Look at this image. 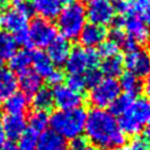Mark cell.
<instances>
[{
	"instance_id": "cell-1",
	"label": "cell",
	"mask_w": 150,
	"mask_h": 150,
	"mask_svg": "<svg viewBox=\"0 0 150 150\" xmlns=\"http://www.w3.org/2000/svg\"><path fill=\"white\" fill-rule=\"evenodd\" d=\"M83 131L90 143L103 150L123 146L125 143V135L120 129L116 117L105 109H91L87 114Z\"/></svg>"
},
{
	"instance_id": "cell-2",
	"label": "cell",
	"mask_w": 150,
	"mask_h": 150,
	"mask_svg": "<svg viewBox=\"0 0 150 150\" xmlns=\"http://www.w3.org/2000/svg\"><path fill=\"white\" fill-rule=\"evenodd\" d=\"M29 2L20 0L13 7L0 11V28L12 34L18 45H28V21L32 14Z\"/></svg>"
},
{
	"instance_id": "cell-3",
	"label": "cell",
	"mask_w": 150,
	"mask_h": 150,
	"mask_svg": "<svg viewBox=\"0 0 150 150\" xmlns=\"http://www.w3.org/2000/svg\"><path fill=\"white\" fill-rule=\"evenodd\" d=\"M87 120V111L81 108L67 109V110H56L49 116L50 130L60 135L64 139H73L84 130Z\"/></svg>"
},
{
	"instance_id": "cell-4",
	"label": "cell",
	"mask_w": 150,
	"mask_h": 150,
	"mask_svg": "<svg viewBox=\"0 0 150 150\" xmlns=\"http://www.w3.org/2000/svg\"><path fill=\"white\" fill-rule=\"evenodd\" d=\"M87 15L86 7L81 2H71L61 8L57 18L56 26L57 30L61 33L62 38L68 41L75 40L79 38L81 30L86 25Z\"/></svg>"
},
{
	"instance_id": "cell-5",
	"label": "cell",
	"mask_w": 150,
	"mask_h": 150,
	"mask_svg": "<svg viewBox=\"0 0 150 150\" xmlns=\"http://www.w3.org/2000/svg\"><path fill=\"white\" fill-rule=\"evenodd\" d=\"M150 121V101L146 97L135 98L129 109L117 120L124 135H137Z\"/></svg>"
},
{
	"instance_id": "cell-6",
	"label": "cell",
	"mask_w": 150,
	"mask_h": 150,
	"mask_svg": "<svg viewBox=\"0 0 150 150\" xmlns=\"http://www.w3.org/2000/svg\"><path fill=\"white\" fill-rule=\"evenodd\" d=\"M98 62L100 56L94 48L75 47L70 50L64 68L69 75H83L86 71L95 69Z\"/></svg>"
},
{
	"instance_id": "cell-7",
	"label": "cell",
	"mask_w": 150,
	"mask_h": 150,
	"mask_svg": "<svg viewBox=\"0 0 150 150\" xmlns=\"http://www.w3.org/2000/svg\"><path fill=\"white\" fill-rule=\"evenodd\" d=\"M121 94L118 81L112 77H102L89 91V102L94 108L104 109Z\"/></svg>"
},
{
	"instance_id": "cell-8",
	"label": "cell",
	"mask_w": 150,
	"mask_h": 150,
	"mask_svg": "<svg viewBox=\"0 0 150 150\" xmlns=\"http://www.w3.org/2000/svg\"><path fill=\"white\" fill-rule=\"evenodd\" d=\"M115 26L124 28L125 34L137 46L144 45L150 40V27L134 9L125 15H120L115 21Z\"/></svg>"
},
{
	"instance_id": "cell-9",
	"label": "cell",
	"mask_w": 150,
	"mask_h": 150,
	"mask_svg": "<svg viewBox=\"0 0 150 150\" xmlns=\"http://www.w3.org/2000/svg\"><path fill=\"white\" fill-rule=\"evenodd\" d=\"M27 35L29 46L47 48V46L57 36V29L49 20L36 18L28 25Z\"/></svg>"
},
{
	"instance_id": "cell-10",
	"label": "cell",
	"mask_w": 150,
	"mask_h": 150,
	"mask_svg": "<svg viewBox=\"0 0 150 150\" xmlns=\"http://www.w3.org/2000/svg\"><path fill=\"white\" fill-rule=\"evenodd\" d=\"M123 62L128 71L137 77H144L150 74V55L144 49L137 47L134 50L127 52Z\"/></svg>"
},
{
	"instance_id": "cell-11",
	"label": "cell",
	"mask_w": 150,
	"mask_h": 150,
	"mask_svg": "<svg viewBox=\"0 0 150 150\" xmlns=\"http://www.w3.org/2000/svg\"><path fill=\"white\" fill-rule=\"evenodd\" d=\"M86 15L90 23L98 26H105L112 22L115 18V11L109 1L104 0H91L86 8Z\"/></svg>"
},
{
	"instance_id": "cell-12",
	"label": "cell",
	"mask_w": 150,
	"mask_h": 150,
	"mask_svg": "<svg viewBox=\"0 0 150 150\" xmlns=\"http://www.w3.org/2000/svg\"><path fill=\"white\" fill-rule=\"evenodd\" d=\"M52 94L54 104L61 110L77 108L83 102V96L81 93L73 90L64 84H59L54 87Z\"/></svg>"
},
{
	"instance_id": "cell-13",
	"label": "cell",
	"mask_w": 150,
	"mask_h": 150,
	"mask_svg": "<svg viewBox=\"0 0 150 150\" xmlns=\"http://www.w3.org/2000/svg\"><path fill=\"white\" fill-rule=\"evenodd\" d=\"M1 127L5 137L11 141H14L18 139L27 129V121L23 115L6 114L1 121Z\"/></svg>"
},
{
	"instance_id": "cell-14",
	"label": "cell",
	"mask_w": 150,
	"mask_h": 150,
	"mask_svg": "<svg viewBox=\"0 0 150 150\" xmlns=\"http://www.w3.org/2000/svg\"><path fill=\"white\" fill-rule=\"evenodd\" d=\"M107 30L103 26L95 23H86L81 30L79 39L84 48H94L105 40Z\"/></svg>"
},
{
	"instance_id": "cell-15",
	"label": "cell",
	"mask_w": 150,
	"mask_h": 150,
	"mask_svg": "<svg viewBox=\"0 0 150 150\" xmlns=\"http://www.w3.org/2000/svg\"><path fill=\"white\" fill-rule=\"evenodd\" d=\"M71 48L69 41L62 36H56L48 46H47V55L49 56L53 64L61 66L67 61Z\"/></svg>"
},
{
	"instance_id": "cell-16",
	"label": "cell",
	"mask_w": 150,
	"mask_h": 150,
	"mask_svg": "<svg viewBox=\"0 0 150 150\" xmlns=\"http://www.w3.org/2000/svg\"><path fill=\"white\" fill-rule=\"evenodd\" d=\"M29 5L33 13H36L39 18L49 21L56 19L62 8L60 0H32Z\"/></svg>"
},
{
	"instance_id": "cell-17",
	"label": "cell",
	"mask_w": 150,
	"mask_h": 150,
	"mask_svg": "<svg viewBox=\"0 0 150 150\" xmlns=\"http://www.w3.org/2000/svg\"><path fill=\"white\" fill-rule=\"evenodd\" d=\"M2 102V108L5 112L11 115H23L29 105L28 96H26L21 91H14L9 96H7Z\"/></svg>"
},
{
	"instance_id": "cell-18",
	"label": "cell",
	"mask_w": 150,
	"mask_h": 150,
	"mask_svg": "<svg viewBox=\"0 0 150 150\" xmlns=\"http://www.w3.org/2000/svg\"><path fill=\"white\" fill-rule=\"evenodd\" d=\"M18 87H20L21 93L26 96H33L42 87V77L34 70L27 69L26 71L19 74Z\"/></svg>"
},
{
	"instance_id": "cell-19",
	"label": "cell",
	"mask_w": 150,
	"mask_h": 150,
	"mask_svg": "<svg viewBox=\"0 0 150 150\" xmlns=\"http://www.w3.org/2000/svg\"><path fill=\"white\" fill-rule=\"evenodd\" d=\"M66 139L53 130H45L38 137L36 150H66Z\"/></svg>"
},
{
	"instance_id": "cell-20",
	"label": "cell",
	"mask_w": 150,
	"mask_h": 150,
	"mask_svg": "<svg viewBox=\"0 0 150 150\" xmlns=\"http://www.w3.org/2000/svg\"><path fill=\"white\" fill-rule=\"evenodd\" d=\"M30 66H33V70L38 75L45 79L55 69L47 53L41 49L30 52Z\"/></svg>"
},
{
	"instance_id": "cell-21",
	"label": "cell",
	"mask_w": 150,
	"mask_h": 150,
	"mask_svg": "<svg viewBox=\"0 0 150 150\" xmlns=\"http://www.w3.org/2000/svg\"><path fill=\"white\" fill-rule=\"evenodd\" d=\"M18 77L8 68H0V98L4 101L7 96L16 91Z\"/></svg>"
},
{
	"instance_id": "cell-22",
	"label": "cell",
	"mask_w": 150,
	"mask_h": 150,
	"mask_svg": "<svg viewBox=\"0 0 150 150\" xmlns=\"http://www.w3.org/2000/svg\"><path fill=\"white\" fill-rule=\"evenodd\" d=\"M124 69L123 57L117 54L111 57H107L101 63V74L105 75V77H117L121 76Z\"/></svg>"
},
{
	"instance_id": "cell-23",
	"label": "cell",
	"mask_w": 150,
	"mask_h": 150,
	"mask_svg": "<svg viewBox=\"0 0 150 150\" xmlns=\"http://www.w3.org/2000/svg\"><path fill=\"white\" fill-rule=\"evenodd\" d=\"M9 68L14 74H21L29 69L30 66V52L27 49L16 50L9 57Z\"/></svg>"
},
{
	"instance_id": "cell-24",
	"label": "cell",
	"mask_w": 150,
	"mask_h": 150,
	"mask_svg": "<svg viewBox=\"0 0 150 150\" xmlns=\"http://www.w3.org/2000/svg\"><path fill=\"white\" fill-rule=\"evenodd\" d=\"M32 105L34 107L35 110L48 111L54 105L52 90L46 88V87H41L32 96Z\"/></svg>"
},
{
	"instance_id": "cell-25",
	"label": "cell",
	"mask_w": 150,
	"mask_h": 150,
	"mask_svg": "<svg viewBox=\"0 0 150 150\" xmlns=\"http://www.w3.org/2000/svg\"><path fill=\"white\" fill-rule=\"evenodd\" d=\"M18 50V42L15 38L8 32L0 28V57L9 60V57Z\"/></svg>"
},
{
	"instance_id": "cell-26",
	"label": "cell",
	"mask_w": 150,
	"mask_h": 150,
	"mask_svg": "<svg viewBox=\"0 0 150 150\" xmlns=\"http://www.w3.org/2000/svg\"><path fill=\"white\" fill-rule=\"evenodd\" d=\"M28 129L36 132L41 134L45 130H47V127L49 125V116L47 111H41V110H34L27 120Z\"/></svg>"
},
{
	"instance_id": "cell-27",
	"label": "cell",
	"mask_w": 150,
	"mask_h": 150,
	"mask_svg": "<svg viewBox=\"0 0 150 150\" xmlns=\"http://www.w3.org/2000/svg\"><path fill=\"white\" fill-rule=\"evenodd\" d=\"M118 84H120L121 90L124 91V94H129L132 96L137 95L142 89L141 79L129 71L121 75V80H120Z\"/></svg>"
},
{
	"instance_id": "cell-28",
	"label": "cell",
	"mask_w": 150,
	"mask_h": 150,
	"mask_svg": "<svg viewBox=\"0 0 150 150\" xmlns=\"http://www.w3.org/2000/svg\"><path fill=\"white\" fill-rule=\"evenodd\" d=\"M135 96H132V95H129V94H120L115 100H114V102L109 105L110 107V112L114 115V116H121V115H123L128 109H129V107L131 105V103H132V101L135 100L134 98Z\"/></svg>"
},
{
	"instance_id": "cell-29",
	"label": "cell",
	"mask_w": 150,
	"mask_h": 150,
	"mask_svg": "<svg viewBox=\"0 0 150 150\" xmlns=\"http://www.w3.org/2000/svg\"><path fill=\"white\" fill-rule=\"evenodd\" d=\"M39 134L26 129L25 132L18 138V149L19 150H35L38 144Z\"/></svg>"
},
{
	"instance_id": "cell-30",
	"label": "cell",
	"mask_w": 150,
	"mask_h": 150,
	"mask_svg": "<svg viewBox=\"0 0 150 150\" xmlns=\"http://www.w3.org/2000/svg\"><path fill=\"white\" fill-rule=\"evenodd\" d=\"M132 9L150 27V0H132Z\"/></svg>"
},
{
	"instance_id": "cell-31",
	"label": "cell",
	"mask_w": 150,
	"mask_h": 150,
	"mask_svg": "<svg viewBox=\"0 0 150 150\" xmlns=\"http://www.w3.org/2000/svg\"><path fill=\"white\" fill-rule=\"evenodd\" d=\"M118 52H120V47L111 40H104L102 43L98 45V48H97L98 56L103 59L115 56L118 54Z\"/></svg>"
},
{
	"instance_id": "cell-32",
	"label": "cell",
	"mask_w": 150,
	"mask_h": 150,
	"mask_svg": "<svg viewBox=\"0 0 150 150\" xmlns=\"http://www.w3.org/2000/svg\"><path fill=\"white\" fill-rule=\"evenodd\" d=\"M128 148L129 150H150V139H148L144 135H135Z\"/></svg>"
},
{
	"instance_id": "cell-33",
	"label": "cell",
	"mask_w": 150,
	"mask_h": 150,
	"mask_svg": "<svg viewBox=\"0 0 150 150\" xmlns=\"http://www.w3.org/2000/svg\"><path fill=\"white\" fill-rule=\"evenodd\" d=\"M67 86L70 89L79 91V93H81L82 90L87 88L83 75H69L67 79Z\"/></svg>"
},
{
	"instance_id": "cell-34",
	"label": "cell",
	"mask_w": 150,
	"mask_h": 150,
	"mask_svg": "<svg viewBox=\"0 0 150 150\" xmlns=\"http://www.w3.org/2000/svg\"><path fill=\"white\" fill-rule=\"evenodd\" d=\"M127 36L128 35L125 34V32L121 27H117V26H115L114 28H111L110 32H109V40H111L112 42H115L118 47H122V45L124 43Z\"/></svg>"
},
{
	"instance_id": "cell-35",
	"label": "cell",
	"mask_w": 150,
	"mask_h": 150,
	"mask_svg": "<svg viewBox=\"0 0 150 150\" xmlns=\"http://www.w3.org/2000/svg\"><path fill=\"white\" fill-rule=\"evenodd\" d=\"M111 5L114 11L120 13V15H125L132 11L131 0H112Z\"/></svg>"
},
{
	"instance_id": "cell-36",
	"label": "cell",
	"mask_w": 150,
	"mask_h": 150,
	"mask_svg": "<svg viewBox=\"0 0 150 150\" xmlns=\"http://www.w3.org/2000/svg\"><path fill=\"white\" fill-rule=\"evenodd\" d=\"M83 77H84V81H86V86L91 88L93 86H95L102 79V74L97 68H95V69H90V70L86 71L83 74Z\"/></svg>"
},
{
	"instance_id": "cell-37",
	"label": "cell",
	"mask_w": 150,
	"mask_h": 150,
	"mask_svg": "<svg viewBox=\"0 0 150 150\" xmlns=\"http://www.w3.org/2000/svg\"><path fill=\"white\" fill-rule=\"evenodd\" d=\"M90 146L88 144V139L82 136H77V137L70 139V143H69L70 150H88Z\"/></svg>"
},
{
	"instance_id": "cell-38",
	"label": "cell",
	"mask_w": 150,
	"mask_h": 150,
	"mask_svg": "<svg viewBox=\"0 0 150 150\" xmlns=\"http://www.w3.org/2000/svg\"><path fill=\"white\" fill-rule=\"evenodd\" d=\"M46 79H47V81H48V83L50 86L56 87L59 84H62V82L64 80V74L61 70H59V69H54Z\"/></svg>"
},
{
	"instance_id": "cell-39",
	"label": "cell",
	"mask_w": 150,
	"mask_h": 150,
	"mask_svg": "<svg viewBox=\"0 0 150 150\" xmlns=\"http://www.w3.org/2000/svg\"><path fill=\"white\" fill-rule=\"evenodd\" d=\"M142 88L144 89V93L146 95V98L150 101V74L148 75L145 82H144V86H142Z\"/></svg>"
},
{
	"instance_id": "cell-40",
	"label": "cell",
	"mask_w": 150,
	"mask_h": 150,
	"mask_svg": "<svg viewBox=\"0 0 150 150\" xmlns=\"http://www.w3.org/2000/svg\"><path fill=\"white\" fill-rule=\"evenodd\" d=\"M1 150H19V149H18V145L15 143H13L12 141H9V142H5L2 144Z\"/></svg>"
},
{
	"instance_id": "cell-41",
	"label": "cell",
	"mask_w": 150,
	"mask_h": 150,
	"mask_svg": "<svg viewBox=\"0 0 150 150\" xmlns=\"http://www.w3.org/2000/svg\"><path fill=\"white\" fill-rule=\"evenodd\" d=\"M5 134H4V130H2V127H1V122H0V146H2V144L5 143Z\"/></svg>"
},
{
	"instance_id": "cell-42",
	"label": "cell",
	"mask_w": 150,
	"mask_h": 150,
	"mask_svg": "<svg viewBox=\"0 0 150 150\" xmlns=\"http://www.w3.org/2000/svg\"><path fill=\"white\" fill-rule=\"evenodd\" d=\"M144 136L148 138V139H150V121H149V123L145 125V130H144Z\"/></svg>"
},
{
	"instance_id": "cell-43",
	"label": "cell",
	"mask_w": 150,
	"mask_h": 150,
	"mask_svg": "<svg viewBox=\"0 0 150 150\" xmlns=\"http://www.w3.org/2000/svg\"><path fill=\"white\" fill-rule=\"evenodd\" d=\"M20 0H0V5H6V4H16Z\"/></svg>"
},
{
	"instance_id": "cell-44",
	"label": "cell",
	"mask_w": 150,
	"mask_h": 150,
	"mask_svg": "<svg viewBox=\"0 0 150 150\" xmlns=\"http://www.w3.org/2000/svg\"><path fill=\"white\" fill-rule=\"evenodd\" d=\"M76 0H60V2L61 4H64V5H69V4H71V2H75Z\"/></svg>"
},
{
	"instance_id": "cell-45",
	"label": "cell",
	"mask_w": 150,
	"mask_h": 150,
	"mask_svg": "<svg viewBox=\"0 0 150 150\" xmlns=\"http://www.w3.org/2000/svg\"><path fill=\"white\" fill-rule=\"evenodd\" d=\"M111 150H129V148H125V146H118V148H115V149H111Z\"/></svg>"
},
{
	"instance_id": "cell-46",
	"label": "cell",
	"mask_w": 150,
	"mask_h": 150,
	"mask_svg": "<svg viewBox=\"0 0 150 150\" xmlns=\"http://www.w3.org/2000/svg\"><path fill=\"white\" fill-rule=\"evenodd\" d=\"M2 62H4V60L0 57V68H2Z\"/></svg>"
},
{
	"instance_id": "cell-47",
	"label": "cell",
	"mask_w": 150,
	"mask_h": 150,
	"mask_svg": "<svg viewBox=\"0 0 150 150\" xmlns=\"http://www.w3.org/2000/svg\"><path fill=\"white\" fill-rule=\"evenodd\" d=\"M149 55H150V42H149Z\"/></svg>"
},
{
	"instance_id": "cell-48",
	"label": "cell",
	"mask_w": 150,
	"mask_h": 150,
	"mask_svg": "<svg viewBox=\"0 0 150 150\" xmlns=\"http://www.w3.org/2000/svg\"><path fill=\"white\" fill-rule=\"evenodd\" d=\"M1 103H2V100H1V98H0V104H1Z\"/></svg>"
},
{
	"instance_id": "cell-49",
	"label": "cell",
	"mask_w": 150,
	"mask_h": 150,
	"mask_svg": "<svg viewBox=\"0 0 150 150\" xmlns=\"http://www.w3.org/2000/svg\"><path fill=\"white\" fill-rule=\"evenodd\" d=\"M88 150H94V149H91V148H89V149H88Z\"/></svg>"
},
{
	"instance_id": "cell-50",
	"label": "cell",
	"mask_w": 150,
	"mask_h": 150,
	"mask_svg": "<svg viewBox=\"0 0 150 150\" xmlns=\"http://www.w3.org/2000/svg\"><path fill=\"white\" fill-rule=\"evenodd\" d=\"M104 1H109V0H104Z\"/></svg>"
}]
</instances>
